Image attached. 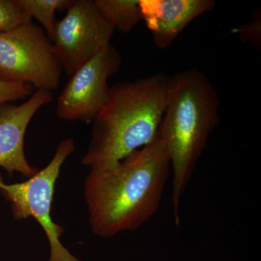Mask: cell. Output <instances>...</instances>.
I'll return each instance as SVG.
<instances>
[{"instance_id":"6da1fadb","label":"cell","mask_w":261,"mask_h":261,"mask_svg":"<svg viewBox=\"0 0 261 261\" xmlns=\"http://www.w3.org/2000/svg\"><path fill=\"white\" fill-rule=\"evenodd\" d=\"M171 171L159 137L108 167L92 168L84 184L89 224L99 238L135 231L157 212Z\"/></svg>"},{"instance_id":"7a4b0ae2","label":"cell","mask_w":261,"mask_h":261,"mask_svg":"<svg viewBox=\"0 0 261 261\" xmlns=\"http://www.w3.org/2000/svg\"><path fill=\"white\" fill-rule=\"evenodd\" d=\"M219 108L217 89L203 72L192 68L168 77L166 109L158 137L171 161L176 225L180 222L182 197L211 134L219 124Z\"/></svg>"},{"instance_id":"3957f363","label":"cell","mask_w":261,"mask_h":261,"mask_svg":"<svg viewBox=\"0 0 261 261\" xmlns=\"http://www.w3.org/2000/svg\"><path fill=\"white\" fill-rule=\"evenodd\" d=\"M168 80L159 73L111 87L107 102L92 122L84 166L90 169L113 166L157 138Z\"/></svg>"},{"instance_id":"277c9868","label":"cell","mask_w":261,"mask_h":261,"mask_svg":"<svg viewBox=\"0 0 261 261\" xmlns=\"http://www.w3.org/2000/svg\"><path fill=\"white\" fill-rule=\"evenodd\" d=\"M62 72L53 43L42 27L32 21L0 32V82L51 92L59 86Z\"/></svg>"},{"instance_id":"5b68a950","label":"cell","mask_w":261,"mask_h":261,"mask_svg":"<svg viewBox=\"0 0 261 261\" xmlns=\"http://www.w3.org/2000/svg\"><path fill=\"white\" fill-rule=\"evenodd\" d=\"M75 149L73 138L62 141L51 162L27 181L7 185L0 174V190L11 204L14 219L22 220L32 217L40 224L45 232L50 246L49 261H82L62 245L60 238L64 229L55 223L51 216L57 180L63 163Z\"/></svg>"},{"instance_id":"8992f818","label":"cell","mask_w":261,"mask_h":261,"mask_svg":"<svg viewBox=\"0 0 261 261\" xmlns=\"http://www.w3.org/2000/svg\"><path fill=\"white\" fill-rule=\"evenodd\" d=\"M64 18L57 21L53 47L67 75L111 44L114 29L92 0H70Z\"/></svg>"},{"instance_id":"52a82bcc","label":"cell","mask_w":261,"mask_h":261,"mask_svg":"<svg viewBox=\"0 0 261 261\" xmlns=\"http://www.w3.org/2000/svg\"><path fill=\"white\" fill-rule=\"evenodd\" d=\"M121 63V53L111 44L82 65L70 75L58 97V118L92 123L109 97L108 80L119 70Z\"/></svg>"},{"instance_id":"ba28073f","label":"cell","mask_w":261,"mask_h":261,"mask_svg":"<svg viewBox=\"0 0 261 261\" xmlns=\"http://www.w3.org/2000/svg\"><path fill=\"white\" fill-rule=\"evenodd\" d=\"M51 100V91L39 89L19 106L9 102L0 106V167L10 176L18 172L30 178L39 171L25 158L24 140L33 117Z\"/></svg>"},{"instance_id":"9c48e42d","label":"cell","mask_w":261,"mask_h":261,"mask_svg":"<svg viewBox=\"0 0 261 261\" xmlns=\"http://www.w3.org/2000/svg\"><path fill=\"white\" fill-rule=\"evenodd\" d=\"M215 5L214 0H140L142 20L160 49L169 47L194 19Z\"/></svg>"},{"instance_id":"30bf717a","label":"cell","mask_w":261,"mask_h":261,"mask_svg":"<svg viewBox=\"0 0 261 261\" xmlns=\"http://www.w3.org/2000/svg\"><path fill=\"white\" fill-rule=\"evenodd\" d=\"M100 14L114 30L130 32L142 20L140 0H94Z\"/></svg>"},{"instance_id":"8fae6325","label":"cell","mask_w":261,"mask_h":261,"mask_svg":"<svg viewBox=\"0 0 261 261\" xmlns=\"http://www.w3.org/2000/svg\"><path fill=\"white\" fill-rule=\"evenodd\" d=\"M18 6L31 18L42 24L51 42L56 31V12L66 10L70 0H16Z\"/></svg>"},{"instance_id":"7c38bea8","label":"cell","mask_w":261,"mask_h":261,"mask_svg":"<svg viewBox=\"0 0 261 261\" xmlns=\"http://www.w3.org/2000/svg\"><path fill=\"white\" fill-rule=\"evenodd\" d=\"M32 20L18 6L16 0H0V32L30 23Z\"/></svg>"},{"instance_id":"4fadbf2b","label":"cell","mask_w":261,"mask_h":261,"mask_svg":"<svg viewBox=\"0 0 261 261\" xmlns=\"http://www.w3.org/2000/svg\"><path fill=\"white\" fill-rule=\"evenodd\" d=\"M33 89L34 87L29 84L0 82V106L11 101L24 99L33 93Z\"/></svg>"},{"instance_id":"5bb4252c","label":"cell","mask_w":261,"mask_h":261,"mask_svg":"<svg viewBox=\"0 0 261 261\" xmlns=\"http://www.w3.org/2000/svg\"><path fill=\"white\" fill-rule=\"evenodd\" d=\"M260 18L257 17L251 23L243 25L240 29V37L243 41H249L255 44L257 47H260Z\"/></svg>"}]
</instances>
